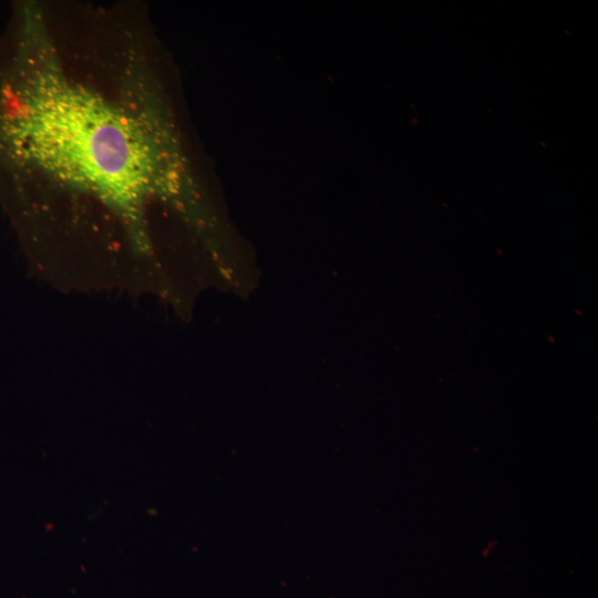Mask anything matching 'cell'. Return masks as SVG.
Returning a JSON list of instances; mask_svg holds the SVG:
<instances>
[{"label": "cell", "instance_id": "1", "mask_svg": "<svg viewBox=\"0 0 598 598\" xmlns=\"http://www.w3.org/2000/svg\"><path fill=\"white\" fill-rule=\"evenodd\" d=\"M13 134L48 171L121 203L140 198L150 153L140 126L100 97L48 74L28 91Z\"/></svg>", "mask_w": 598, "mask_h": 598}]
</instances>
